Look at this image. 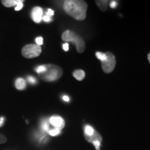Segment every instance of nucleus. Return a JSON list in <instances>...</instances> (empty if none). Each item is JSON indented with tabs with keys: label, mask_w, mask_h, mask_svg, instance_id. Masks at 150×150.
<instances>
[{
	"label": "nucleus",
	"mask_w": 150,
	"mask_h": 150,
	"mask_svg": "<svg viewBox=\"0 0 150 150\" xmlns=\"http://www.w3.org/2000/svg\"><path fill=\"white\" fill-rule=\"evenodd\" d=\"M63 8L67 14L77 20H83L86 18L88 5L80 0H67L63 4Z\"/></svg>",
	"instance_id": "1"
},
{
	"label": "nucleus",
	"mask_w": 150,
	"mask_h": 150,
	"mask_svg": "<svg viewBox=\"0 0 150 150\" xmlns=\"http://www.w3.org/2000/svg\"><path fill=\"white\" fill-rule=\"evenodd\" d=\"M46 71L39 74L41 79L46 81H54L59 79L63 75V70L61 67L54 64H47Z\"/></svg>",
	"instance_id": "2"
},
{
	"label": "nucleus",
	"mask_w": 150,
	"mask_h": 150,
	"mask_svg": "<svg viewBox=\"0 0 150 150\" xmlns=\"http://www.w3.org/2000/svg\"><path fill=\"white\" fill-rule=\"evenodd\" d=\"M62 39L66 42H72L76 45L79 53H82L86 49V44L83 39L76 33L70 30H67L62 34Z\"/></svg>",
	"instance_id": "3"
},
{
	"label": "nucleus",
	"mask_w": 150,
	"mask_h": 150,
	"mask_svg": "<svg viewBox=\"0 0 150 150\" xmlns=\"http://www.w3.org/2000/svg\"><path fill=\"white\" fill-rule=\"evenodd\" d=\"M42 52L40 46L35 44L27 45L22 48V54L27 59H32L40 56Z\"/></svg>",
	"instance_id": "4"
},
{
	"label": "nucleus",
	"mask_w": 150,
	"mask_h": 150,
	"mask_svg": "<svg viewBox=\"0 0 150 150\" xmlns=\"http://www.w3.org/2000/svg\"><path fill=\"white\" fill-rule=\"evenodd\" d=\"M106 59L104 61L102 62V67L104 72L106 73H110L114 70L115 67L116 61L115 56L110 52H106Z\"/></svg>",
	"instance_id": "5"
},
{
	"label": "nucleus",
	"mask_w": 150,
	"mask_h": 150,
	"mask_svg": "<svg viewBox=\"0 0 150 150\" xmlns=\"http://www.w3.org/2000/svg\"><path fill=\"white\" fill-rule=\"evenodd\" d=\"M50 122L56 129H59V130H61L65 127L64 120L60 116H52V117H50Z\"/></svg>",
	"instance_id": "6"
},
{
	"label": "nucleus",
	"mask_w": 150,
	"mask_h": 150,
	"mask_svg": "<svg viewBox=\"0 0 150 150\" xmlns=\"http://www.w3.org/2000/svg\"><path fill=\"white\" fill-rule=\"evenodd\" d=\"M43 11L40 7H35L31 12V17L35 23H40L42 19Z\"/></svg>",
	"instance_id": "7"
},
{
	"label": "nucleus",
	"mask_w": 150,
	"mask_h": 150,
	"mask_svg": "<svg viewBox=\"0 0 150 150\" xmlns=\"http://www.w3.org/2000/svg\"><path fill=\"white\" fill-rule=\"evenodd\" d=\"M84 136H85L86 139L87 140L88 142H92V143H93V142H95V141L102 142V136H100V134L95 131L92 136H86V135H84Z\"/></svg>",
	"instance_id": "8"
},
{
	"label": "nucleus",
	"mask_w": 150,
	"mask_h": 150,
	"mask_svg": "<svg viewBox=\"0 0 150 150\" xmlns=\"http://www.w3.org/2000/svg\"><path fill=\"white\" fill-rule=\"evenodd\" d=\"M16 88L18 90L20 91H22L26 88L27 86V83H26V81L22 78H18L17 79L16 81V83H15Z\"/></svg>",
	"instance_id": "9"
},
{
	"label": "nucleus",
	"mask_w": 150,
	"mask_h": 150,
	"mask_svg": "<svg viewBox=\"0 0 150 150\" xmlns=\"http://www.w3.org/2000/svg\"><path fill=\"white\" fill-rule=\"evenodd\" d=\"M22 0H2L1 3L4 6L9 8V7L17 6L19 3H20Z\"/></svg>",
	"instance_id": "10"
},
{
	"label": "nucleus",
	"mask_w": 150,
	"mask_h": 150,
	"mask_svg": "<svg viewBox=\"0 0 150 150\" xmlns=\"http://www.w3.org/2000/svg\"><path fill=\"white\" fill-rule=\"evenodd\" d=\"M73 76H74L75 79L79 81H81L83 80L84 77H85V72L84 71L81 70H78L74 71V73H73Z\"/></svg>",
	"instance_id": "11"
},
{
	"label": "nucleus",
	"mask_w": 150,
	"mask_h": 150,
	"mask_svg": "<svg viewBox=\"0 0 150 150\" xmlns=\"http://www.w3.org/2000/svg\"><path fill=\"white\" fill-rule=\"evenodd\" d=\"M107 1H97L96 4L101 10L105 11L107 9Z\"/></svg>",
	"instance_id": "12"
},
{
	"label": "nucleus",
	"mask_w": 150,
	"mask_h": 150,
	"mask_svg": "<svg viewBox=\"0 0 150 150\" xmlns=\"http://www.w3.org/2000/svg\"><path fill=\"white\" fill-rule=\"evenodd\" d=\"M95 132V130H94L93 128L91 126H86L85 127V131H84V135H86V136H92Z\"/></svg>",
	"instance_id": "13"
},
{
	"label": "nucleus",
	"mask_w": 150,
	"mask_h": 150,
	"mask_svg": "<svg viewBox=\"0 0 150 150\" xmlns=\"http://www.w3.org/2000/svg\"><path fill=\"white\" fill-rule=\"evenodd\" d=\"M46 65H39L36 68H35V72H36L38 74H42V73H44L46 71Z\"/></svg>",
	"instance_id": "14"
},
{
	"label": "nucleus",
	"mask_w": 150,
	"mask_h": 150,
	"mask_svg": "<svg viewBox=\"0 0 150 150\" xmlns=\"http://www.w3.org/2000/svg\"><path fill=\"white\" fill-rule=\"evenodd\" d=\"M95 55L97 57V59L100 60L101 61L103 62L106 59V55L105 53H102V52H96V54H95Z\"/></svg>",
	"instance_id": "15"
},
{
	"label": "nucleus",
	"mask_w": 150,
	"mask_h": 150,
	"mask_svg": "<svg viewBox=\"0 0 150 150\" xmlns=\"http://www.w3.org/2000/svg\"><path fill=\"white\" fill-rule=\"evenodd\" d=\"M60 132H61V130H59V129H56V128L49 131V134H50V135H51L52 136H57V135H59L60 134Z\"/></svg>",
	"instance_id": "16"
},
{
	"label": "nucleus",
	"mask_w": 150,
	"mask_h": 150,
	"mask_svg": "<svg viewBox=\"0 0 150 150\" xmlns=\"http://www.w3.org/2000/svg\"><path fill=\"white\" fill-rule=\"evenodd\" d=\"M35 42H36V45H42L43 44V38L42 37L36 38H35Z\"/></svg>",
	"instance_id": "17"
},
{
	"label": "nucleus",
	"mask_w": 150,
	"mask_h": 150,
	"mask_svg": "<svg viewBox=\"0 0 150 150\" xmlns=\"http://www.w3.org/2000/svg\"><path fill=\"white\" fill-rule=\"evenodd\" d=\"M27 80H28V81H29V83L31 84H34L36 83V79H35V77H33V76H28Z\"/></svg>",
	"instance_id": "18"
},
{
	"label": "nucleus",
	"mask_w": 150,
	"mask_h": 150,
	"mask_svg": "<svg viewBox=\"0 0 150 150\" xmlns=\"http://www.w3.org/2000/svg\"><path fill=\"white\" fill-rule=\"evenodd\" d=\"M7 141V138L4 135L0 134V144H4Z\"/></svg>",
	"instance_id": "19"
},
{
	"label": "nucleus",
	"mask_w": 150,
	"mask_h": 150,
	"mask_svg": "<svg viewBox=\"0 0 150 150\" xmlns=\"http://www.w3.org/2000/svg\"><path fill=\"white\" fill-rule=\"evenodd\" d=\"M23 1H22L20 3H19L18 5L16 6V8H15V10L16 11H20V10H21V9L23 8Z\"/></svg>",
	"instance_id": "20"
},
{
	"label": "nucleus",
	"mask_w": 150,
	"mask_h": 150,
	"mask_svg": "<svg viewBox=\"0 0 150 150\" xmlns=\"http://www.w3.org/2000/svg\"><path fill=\"white\" fill-rule=\"evenodd\" d=\"M42 19H43V20H44V21L46 22H49L52 21L51 17L47 16V15H46V16H43V17H42Z\"/></svg>",
	"instance_id": "21"
},
{
	"label": "nucleus",
	"mask_w": 150,
	"mask_h": 150,
	"mask_svg": "<svg viewBox=\"0 0 150 150\" xmlns=\"http://www.w3.org/2000/svg\"><path fill=\"white\" fill-rule=\"evenodd\" d=\"M46 14H47V16L51 17V16H54V12L53 10H52V9L49 8L48 10H47V13H46Z\"/></svg>",
	"instance_id": "22"
},
{
	"label": "nucleus",
	"mask_w": 150,
	"mask_h": 150,
	"mask_svg": "<svg viewBox=\"0 0 150 150\" xmlns=\"http://www.w3.org/2000/svg\"><path fill=\"white\" fill-rule=\"evenodd\" d=\"M63 49L65 50V51H68L69 50V44L68 43H65V44L63 45Z\"/></svg>",
	"instance_id": "23"
},
{
	"label": "nucleus",
	"mask_w": 150,
	"mask_h": 150,
	"mask_svg": "<svg viewBox=\"0 0 150 150\" xmlns=\"http://www.w3.org/2000/svg\"><path fill=\"white\" fill-rule=\"evenodd\" d=\"M117 3L116 2V1H112L111 2H110V7H111V8H115V7L117 6Z\"/></svg>",
	"instance_id": "24"
},
{
	"label": "nucleus",
	"mask_w": 150,
	"mask_h": 150,
	"mask_svg": "<svg viewBox=\"0 0 150 150\" xmlns=\"http://www.w3.org/2000/svg\"><path fill=\"white\" fill-rule=\"evenodd\" d=\"M42 129H44L45 131H47L48 129H49V126H48V125L46 122H45L42 125Z\"/></svg>",
	"instance_id": "25"
},
{
	"label": "nucleus",
	"mask_w": 150,
	"mask_h": 150,
	"mask_svg": "<svg viewBox=\"0 0 150 150\" xmlns=\"http://www.w3.org/2000/svg\"><path fill=\"white\" fill-rule=\"evenodd\" d=\"M63 99L65 102H69V101H70V98H69V97L67 96H63Z\"/></svg>",
	"instance_id": "26"
},
{
	"label": "nucleus",
	"mask_w": 150,
	"mask_h": 150,
	"mask_svg": "<svg viewBox=\"0 0 150 150\" xmlns=\"http://www.w3.org/2000/svg\"><path fill=\"white\" fill-rule=\"evenodd\" d=\"M4 122V118L1 117L0 118V127H1L3 125Z\"/></svg>",
	"instance_id": "27"
},
{
	"label": "nucleus",
	"mask_w": 150,
	"mask_h": 150,
	"mask_svg": "<svg viewBox=\"0 0 150 150\" xmlns=\"http://www.w3.org/2000/svg\"><path fill=\"white\" fill-rule=\"evenodd\" d=\"M147 57H148V60H149V63H150V53L148 54Z\"/></svg>",
	"instance_id": "28"
}]
</instances>
